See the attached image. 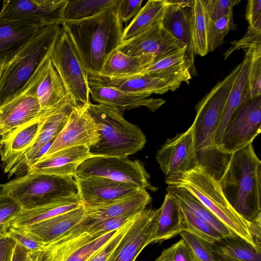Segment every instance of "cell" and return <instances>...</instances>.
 <instances>
[{
    "mask_svg": "<svg viewBox=\"0 0 261 261\" xmlns=\"http://www.w3.org/2000/svg\"><path fill=\"white\" fill-rule=\"evenodd\" d=\"M206 19L215 21L233 10L239 0H202Z\"/></svg>",
    "mask_w": 261,
    "mask_h": 261,
    "instance_id": "obj_44",
    "label": "cell"
},
{
    "mask_svg": "<svg viewBox=\"0 0 261 261\" xmlns=\"http://www.w3.org/2000/svg\"><path fill=\"white\" fill-rule=\"evenodd\" d=\"M15 243L6 236L0 239V261H11Z\"/></svg>",
    "mask_w": 261,
    "mask_h": 261,
    "instance_id": "obj_51",
    "label": "cell"
},
{
    "mask_svg": "<svg viewBox=\"0 0 261 261\" xmlns=\"http://www.w3.org/2000/svg\"><path fill=\"white\" fill-rule=\"evenodd\" d=\"M120 228L83 244L72 250L61 261H86L113 238Z\"/></svg>",
    "mask_w": 261,
    "mask_h": 261,
    "instance_id": "obj_40",
    "label": "cell"
},
{
    "mask_svg": "<svg viewBox=\"0 0 261 261\" xmlns=\"http://www.w3.org/2000/svg\"><path fill=\"white\" fill-rule=\"evenodd\" d=\"M189 21L195 55L204 56L208 53L206 21L202 0H194L188 8Z\"/></svg>",
    "mask_w": 261,
    "mask_h": 261,
    "instance_id": "obj_36",
    "label": "cell"
},
{
    "mask_svg": "<svg viewBox=\"0 0 261 261\" xmlns=\"http://www.w3.org/2000/svg\"><path fill=\"white\" fill-rule=\"evenodd\" d=\"M142 0H119L117 12L119 18L122 23L128 22L134 17L141 8Z\"/></svg>",
    "mask_w": 261,
    "mask_h": 261,
    "instance_id": "obj_48",
    "label": "cell"
},
{
    "mask_svg": "<svg viewBox=\"0 0 261 261\" xmlns=\"http://www.w3.org/2000/svg\"><path fill=\"white\" fill-rule=\"evenodd\" d=\"M5 192L4 184L0 183V195L4 194Z\"/></svg>",
    "mask_w": 261,
    "mask_h": 261,
    "instance_id": "obj_56",
    "label": "cell"
},
{
    "mask_svg": "<svg viewBox=\"0 0 261 261\" xmlns=\"http://www.w3.org/2000/svg\"><path fill=\"white\" fill-rule=\"evenodd\" d=\"M252 51H246L224 106L215 136V142L219 151L224 133L230 118L243 103L250 99L248 76Z\"/></svg>",
    "mask_w": 261,
    "mask_h": 261,
    "instance_id": "obj_25",
    "label": "cell"
},
{
    "mask_svg": "<svg viewBox=\"0 0 261 261\" xmlns=\"http://www.w3.org/2000/svg\"><path fill=\"white\" fill-rule=\"evenodd\" d=\"M99 176L126 182L152 192L158 190L149 181L150 175L139 160L127 157L93 156L78 167L74 177Z\"/></svg>",
    "mask_w": 261,
    "mask_h": 261,
    "instance_id": "obj_9",
    "label": "cell"
},
{
    "mask_svg": "<svg viewBox=\"0 0 261 261\" xmlns=\"http://www.w3.org/2000/svg\"><path fill=\"white\" fill-rule=\"evenodd\" d=\"M50 58L71 98L80 105H87L91 102L88 73L62 27Z\"/></svg>",
    "mask_w": 261,
    "mask_h": 261,
    "instance_id": "obj_8",
    "label": "cell"
},
{
    "mask_svg": "<svg viewBox=\"0 0 261 261\" xmlns=\"http://www.w3.org/2000/svg\"><path fill=\"white\" fill-rule=\"evenodd\" d=\"M5 192L21 210L34 208L56 199L77 194L72 175L27 172L4 184Z\"/></svg>",
    "mask_w": 261,
    "mask_h": 261,
    "instance_id": "obj_7",
    "label": "cell"
},
{
    "mask_svg": "<svg viewBox=\"0 0 261 261\" xmlns=\"http://www.w3.org/2000/svg\"><path fill=\"white\" fill-rule=\"evenodd\" d=\"M169 5H175L183 8L190 7L194 0H167Z\"/></svg>",
    "mask_w": 261,
    "mask_h": 261,
    "instance_id": "obj_53",
    "label": "cell"
},
{
    "mask_svg": "<svg viewBox=\"0 0 261 261\" xmlns=\"http://www.w3.org/2000/svg\"><path fill=\"white\" fill-rule=\"evenodd\" d=\"M161 206L156 210L153 242L171 239L184 231L182 210L177 197L169 189Z\"/></svg>",
    "mask_w": 261,
    "mask_h": 261,
    "instance_id": "obj_28",
    "label": "cell"
},
{
    "mask_svg": "<svg viewBox=\"0 0 261 261\" xmlns=\"http://www.w3.org/2000/svg\"><path fill=\"white\" fill-rule=\"evenodd\" d=\"M134 219L122 226L113 238L86 261H107L111 253L130 226Z\"/></svg>",
    "mask_w": 261,
    "mask_h": 261,
    "instance_id": "obj_46",
    "label": "cell"
},
{
    "mask_svg": "<svg viewBox=\"0 0 261 261\" xmlns=\"http://www.w3.org/2000/svg\"><path fill=\"white\" fill-rule=\"evenodd\" d=\"M79 104L69 102L51 113L44 115L41 120L40 128L37 139L31 148L23 155L16 167L14 174L23 169H27L41 156L42 148L56 138L65 126L72 108Z\"/></svg>",
    "mask_w": 261,
    "mask_h": 261,
    "instance_id": "obj_23",
    "label": "cell"
},
{
    "mask_svg": "<svg viewBox=\"0 0 261 261\" xmlns=\"http://www.w3.org/2000/svg\"><path fill=\"white\" fill-rule=\"evenodd\" d=\"M208 51H214L224 42L226 35L236 29L233 10L215 21L206 19Z\"/></svg>",
    "mask_w": 261,
    "mask_h": 261,
    "instance_id": "obj_38",
    "label": "cell"
},
{
    "mask_svg": "<svg viewBox=\"0 0 261 261\" xmlns=\"http://www.w3.org/2000/svg\"><path fill=\"white\" fill-rule=\"evenodd\" d=\"M0 3H1V1H0Z\"/></svg>",
    "mask_w": 261,
    "mask_h": 261,
    "instance_id": "obj_60",
    "label": "cell"
},
{
    "mask_svg": "<svg viewBox=\"0 0 261 261\" xmlns=\"http://www.w3.org/2000/svg\"><path fill=\"white\" fill-rule=\"evenodd\" d=\"M261 132V96L250 99L234 113L224 133L220 151L231 155L250 144Z\"/></svg>",
    "mask_w": 261,
    "mask_h": 261,
    "instance_id": "obj_11",
    "label": "cell"
},
{
    "mask_svg": "<svg viewBox=\"0 0 261 261\" xmlns=\"http://www.w3.org/2000/svg\"></svg>",
    "mask_w": 261,
    "mask_h": 261,
    "instance_id": "obj_61",
    "label": "cell"
},
{
    "mask_svg": "<svg viewBox=\"0 0 261 261\" xmlns=\"http://www.w3.org/2000/svg\"><path fill=\"white\" fill-rule=\"evenodd\" d=\"M179 234L189 245L197 261H217L213 248V242L186 231Z\"/></svg>",
    "mask_w": 261,
    "mask_h": 261,
    "instance_id": "obj_41",
    "label": "cell"
},
{
    "mask_svg": "<svg viewBox=\"0 0 261 261\" xmlns=\"http://www.w3.org/2000/svg\"><path fill=\"white\" fill-rule=\"evenodd\" d=\"M24 261H42L41 251H29Z\"/></svg>",
    "mask_w": 261,
    "mask_h": 261,
    "instance_id": "obj_54",
    "label": "cell"
},
{
    "mask_svg": "<svg viewBox=\"0 0 261 261\" xmlns=\"http://www.w3.org/2000/svg\"><path fill=\"white\" fill-rule=\"evenodd\" d=\"M217 261H261V249L234 235L213 242Z\"/></svg>",
    "mask_w": 261,
    "mask_h": 261,
    "instance_id": "obj_33",
    "label": "cell"
},
{
    "mask_svg": "<svg viewBox=\"0 0 261 261\" xmlns=\"http://www.w3.org/2000/svg\"><path fill=\"white\" fill-rule=\"evenodd\" d=\"M151 197L146 189L140 188L135 192L116 201L98 205L84 206V217L93 223L115 217L142 211Z\"/></svg>",
    "mask_w": 261,
    "mask_h": 261,
    "instance_id": "obj_26",
    "label": "cell"
},
{
    "mask_svg": "<svg viewBox=\"0 0 261 261\" xmlns=\"http://www.w3.org/2000/svg\"><path fill=\"white\" fill-rule=\"evenodd\" d=\"M6 236L25 247L29 251H41L42 246L9 227Z\"/></svg>",
    "mask_w": 261,
    "mask_h": 261,
    "instance_id": "obj_50",
    "label": "cell"
},
{
    "mask_svg": "<svg viewBox=\"0 0 261 261\" xmlns=\"http://www.w3.org/2000/svg\"><path fill=\"white\" fill-rule=\"evenodd\" d=\"M51 54L45 59L35 74V95L42 111L46 114L59 109L68 103H76L68 94L53 66L50 58Z\"/></svg>",
    "mask_w": 261,
    "mask_h": 261,
    "instance_id": "obj_17",
    "label": "cell"
},
{
    "mask_svg": "<svg viewBox=\"0 0 261 261\" xmlns=\"http://www.w3.org/2000/svg\"><path fill=\"white\" fill-rule=\"evenodd\" d=\"M156 214V210L151 208L140 212L107 261H135L144 248L153 242Z\"/></svg>",
    "mask_w": 261,
    "mask_h": 261,
    "instance_id": "obj_15",
    "label": "cell"
},
{
    "mask_svg": "<svg viewBox=\"0 0 261 261\" xmlns=\"http://www.w3.org/2000/svg\"><path fill=\"white\" fill-rule=\"evenodd\" d=\"M61 26L40 28L7 63L0 73V106L18 95L40 65L52 52Z\"/></svg>",
    "mask_w": 261,
    "mask_h": 261,
    "instance_id": "obj_5",
    "label": "cell"
},
{
    "mask_svg": "<svg viewBox=\"0 0 261 261\" xmlns=\"http://www.w3.org/2000/svg\"><path fill=\"white\" fill-rule=\"evenodd\" d=\"M234 211L251 224H261V161L252 143L232 153L218 180Z\"/></svg>",
    "mask_w": 261,
    "mask_h": 261,
    "instance_id": "obj_3",
    "label": "cell"
},
{
    "mask_svg": "<svg viewBox=\"0 0 261 261\" xmlns=\"http://www.w3.org/2000/svg\"><path fill=\"white\" fill-rule=\"evenodd\" d=\"M9 228L8 223L0 225V239L6 236L7 232Z\"/></svg>",
    "mask_w": 261,
    "mask_h": 261,
    "instance_id": "obj_55",
    "label": "cell"
},
{
    "mask_svg": "<svg viewBox=\"0 0 261 261\" xmlns=\"http://www.w3.org/2000/svg\"><path fill=\"white\" fill-rule=\"evenodd\" d=\"M248 82L250 99L261 96V49L252 51Z\"/></svg>",
    "mask_w": 261,
    "mask_h": 261,
    "instance_id": "obj_42",
    "label": "cell"
},
{
    "mask_svg": "<svg viewBox=\"0 0 261 261\" xmlns=\"http://www.w3.org/2000/svg\"><path fill=\"white\" fill-rule=\"evenodd\" d=\"M155 261H197L187 243L180 239L164 249Z\"/></svg>",
    "mask_w": 261,
    "mask_h": 261,
    "instance_id": "obj_43",
    "label": "cell"
},
{
    "mask_svg": "<svg viewBox=\"0 0 261 261\" xmlns=\"http://www.w3.org/2000/svg\"><path fill=\"white\" fill-rule=\"evenodd\" d=\"M165 181L168 187L187 189L234 234L261 249L254 241L261 236V224L249 223L240 217L227 201L218 180L205 169L197 166Z\"/></svg>",
    "mask_w": 261,
    "mask_h": 261,
    "instance_id": "obj_4",
    "label": "cell"
},
{
    "mask_svg": "<svg viewBox=\"0 0 261 261\" xmlns=\"http://www.w3.org/2000/svg\"><path fill=\"white\" fill-rule=\"evenodd\" d=\"M186 48L169 54L155 61L141 74L163 80L170 84L174 90L182 82L189 84L192 75L196 71L186 54Z\"/></svg>",
    "mask_w": 261,
    "mask_h": 261,
    "instance_id": "obj_22",
    "label": "cell"
},
{
    "mask_svg": "<svg viewBox=\"0 0 261 261\" xmlns=\"http://www.w3.org/2000/svg\"><path fill=\"white\" fill-rule=\"evenodd\" d=\"M42 118L24 125L2 139L3 146L0 156L4 172L9 177L14 174L21 159L34 145Z\"/></svg>",
    "mask_w": 261,
    "mask_h": 261,
    "instance_id": "obj_21",
    "label": "cell"
},
{
    "mask_svg": "<svg viewBox=\"0 0 261 261\" xmlns=\"http://www.w3.org/2000/svg\"><path fill=\"white\" fill-rule=\"evenodd\" d=\"M261 29L248 27L245 35L240 40L232 42L231 46L227 50L224 57L226 60L234 51L240 48L248 49L261 48Z\"/></svg>",
    "mask_w": 261,
    "mask_h": 261,
    "instance_id": "obj_45",
    "label": "cell"
},
{
    "mask_svg": "<svg viewBox=\"0 0 261 261\" xmlns=\"http://www.w3.org/2000/svg\"><path fill=\"white\" fill-rule=\"evenodd\" d=\"M93 156L87 146H76L60 150L31 165L27 173L75 176L79 166Z\"/></svg>",
    "mask_w": 261,
    "mask_h": 261,
    "instance_id": "obj_24",
    "label": "cell"
},
{
    "mask_svg": "<svg viewBox=\"0 0 261 261\" xmlns=\"http://www.w3.org/2000/svg\"><path fill=\"white\" fill-rule=\"evenodd\" d=\"M1 123H0V135H1Z\"/></svg>",
    "mask_w": 261,
    "mask_h": 261,
    "instance_id": "obj_58",
    "label": "cell"
},
{
    "mask_svg": "<svg viewBox=\"0 0 261 261\" xmlns=\"http://www.w3.org/2000/svg\"><path fill=\"white\" fill-rule=\"evenodd\" d=\"M167 0H149L123 29L122 42L134 38L161 22L168 6Z\"/></svg>",
    "mask_w": 261,
    "mask_h": 261,
    "instance_id": "obj_34",
    "label": "cell"
},
{
    "mask_svg": "<svg viewBox=\"0 0 261 261\" xmlns=\"http://www.w3.org/2000/svg\"><path fill=\"white\" fill-rule=\"evenodd\" d=\"M2 66H1V67H0V73H1V69H2Z\"/></svg>",
    "mask_w": 261,
    "mask_h": 261,
    "instance_id": "obj_59",
    "label": "cell"
},
{
    "mask_svg": "<svg viewBox=\"0 0 261 261\" xmlns=\"http://www.w3.org/2000/svg\"><path fill=\"white\" fill-rule=\"evenodd\" d=\"M118 0H68L63 21H72L92 17L115 5Z\"/></svg>",
    "mask_w": 261,
    "mask_h": 261,
    "instance_id": "obj_37",
    "label": "cell"
},
{
    "mask_svg": "<svg viewBox=\"0 0 261 261\" xmlns=\"http://www.w3.org/2000/svg\"><path fill=\"white\" fill-rule=\"evenodd\" d=\"M74 178L77 195L84 206L108 203L131 194L140 188L99 176Z\"/></svg>",
    "mask_w": 261,
    "mask_h": 261,
    "instance_id": "obj_18",
    "label": "cell"
},
{
    "mask_svg": "<svg viewBox=\"0 0 261 261\" xmlns=\"http://www.w3.org/2000/svg\"><path fill=\"white\" fill-rule=\"evenodd\" d=\"M88 78L90 95L92 99L98 104L123 111L145 107L148 110L154 112L166 102V100L162 98L133 95L92 78Z\"/></svg>",
    "mask_w": 261,
    "mask_h": 261,
    "instance_id": "obj_20",
    "label": "cell"
},
{
    "mask_svg": "<svg viewBox=\"0 0 261 261\" xmlns=\"http://www.w3.org/2000/svg\"><path fill=\"white\" fill-rule=\"evenodd\" d=\"M40 29L19 22L0 21V67L11 59Z\"/></svg>",
    "mask_w": 261,
    "mask_h": 261,
    "instance_id": "obj_31",
    "label": "cell"
},
{
    "mask_svg": "<svg viewBox=\"0 0 261 261\" xmlns=\"http://www.w3.org/2000/svg\"><path fill=\"white\" fill-rule=\"evenodd\" d=\"M184 48H187L186 45L166 31L161 22L142 34L121 42L117 49L132 56L151 54L156 61Z\"/></svg>",
    "mask_w": 261,
    "mask_h": 261,
    "instance_id": "obj_16",
    "label": "cell"
},
{
    "mask_svg": "<svg viewBox=\"0 0 261 261\" xmlns=\"http://www.w3.org/2000/svg\"><path fill=\"white\" fill-rule=\"evenodd\" d=\"M88 77L138 96L149 97L152 94H163L169 90L174 91L172 86L165 81L142 74L119 79Z\"/></svg>",
    "mask_w": 261,
    "mask_h": 261,
    "instance_id": "obj_30",
    "label": "cell"
},
{
    "mask_svg": "<svg viewBox=\"0 0 261 261\" xmlns=\"http://www.w3.org/2000/svg\"><path fill=\"white\" fill-rule=\"evenodd\" d=\"M156 160L166 178L189 171L197 166L194 126L167 139L158 150Z\"/></svg>",
    "mask_w": 261,
    "mask_h": 261,
    "instance_id": "obj_14",
    "label": "cell"
},
{
    "mask_svg": "<svg viewBox=\"0 0 261 261\" xmlns=\"http://www.w3.org/2000/svg\"><path fill=\"white\" fill-rule=\"evenodd\" d=\"M87 105H77L72 108L65 126L38 161L65 148L76 146H87L90 148L98 142L99 126L89 113Z\"/></svg>",
    "mask_w": 261,
    "mask_h": 261,
    "instance_id": "obj_12",
    "label": "cell"
},
{
    "mask_svg": "<svg viewBox=\"0 0 261 261\" xmlns=\"http://www.w3.org/2000/svg\"><path fill=\"white\" fill-rule=\"evenodd\" d=\"M21 210L18 204L6 193L0 195V225L8 223Z\"/></svg>",
    "mask_w": 261,
    "mask_h": 261,
    "instance_id": "obj_47",
    "label": "cell"
},
{
    "mask_svg": "<svg viewBox=\"0 0 261 261\" xmlns=\"http://www.w3.org/2000/svg\"><path fill=\"white\" fill-rule=\"evenodd\" d=\"M181 208L184 231L211 242H216L222 238L211 225L200 220L185 209L181 207Z\"/></svg>",
    "mask_w": 261,
    "mask_h": 261,
    "instance_id": "obj_39",
    "label": "cell"
},
{
    "mask_svg": "<svg viewBox=\"0 0 261 261\" xmlns=\"http://www.w3.org/2000/svg\"><path fill=\"white\" fill-rule=\"evenodd\" d=\"M45 115L35 95L34 74L18 95L0 106L2 139Z\"/></svg>",
    "mask_w": 261,
    "mask_h": 261,
    "instance_id": "obj_13",
    "label": "cell"
},
{
    "mask_svg": "<svg viewBox=\"0 0 261 261\" xmlns=\"http://www.w3.org/2000/svg\"><path fill=\"white\" fill-rule=\"evenodd\" d=\"M154 61L155 57L151 54L132 56L116 48L107 57L98 76L119 79L136 75Z\"/></svg>",
    "mask_w": 261,
    "mask_h": 261,
    "instance_id": "obj_27",
    "label": "cell"
},
{
    "mask_svg": "<svg viewBox=\"0 0 261 261\" xmlns=\"http://www.w3.org/2000/svg\"><path fill=\"white\" fill-rule=\"evenodd\" d=\"M85 208L82 206L33 224L10 227L42 246L57 240L76 225L83 218Z\"/></svg>",
    "mask_w": 261,
    "mask_h": 261,
    "instance_id": "obj_19",
    "label": "cell"
},
{
    "mask_svg": "<svg viewBox=\"0 0 261 261\" xmlns=\"http://www.w3.org/2000/svg\"><path fill=\"white\" fill-rule=\"evenodd\" d=\"M87 110L99 128V141L90 147L93 156L128 157L143 148L145 135L124 118L123 111L91 102Z\"/></svg>",
    "mask_w": 261,
    "mask_h": 261,
    "instance_id": "obj_6",
    "label": "cell"
},
{
    "mask_svg": "<svg viewBox=\"0 0 261 261\" xmlns=\"http://www.w3.org/2000/svg\"><path fill=\"white\" fill-rule=\"evenodd\" d=\"M27 249L18 243H15L12 254L11 261H24L27 252Z\"/></svg>",
    "mask_w": 261,
    "mask_h": 261,
    "instance_id": "obj_52",
    "label": "cell"
},
{
    "mask_svg": "<svg viewBox=\"0 0 261 261\" xmlns=\"http://www.w3.org/2000/svg\"><path fill=\"white\" fill-rule=\"evenodd\" d=\"M118 1L92 17L61 24L88 76L99 75L107 57L122 42L123 28L118 15Z\"/></svg>",
    "mask_w": 261,
    "mask_h": 261,
    "instance_id": "obj_1",
    "label": "cell"
},
{
    "mask_svg": "<svg viewBox=\"0 0 261 261\" xmlns=\"http://www.w3.org/2000/svg\"><path fill=\"white\" fill-rule=\"evenodd\" d=\"M189 8V7H188ZM188 8H183L175 5H168L161 21L163 27L173 38L187 47L186 54L193 68L195 67V54L189 21Z\"/></svg>",
    "mask_w": 261,
    "mask_h": 261,
    "instance_id": "obj_32",
    "label": "cell"
},
{
    "mask_svg": "<svg viewBox=\"0 0 261 261\" xmlns=\"http://www.w3.org/2000/svg\"><path fill=\"white\" fill-rule=\"evenodd\" d=\"M2 136L0 135V154L2 149Z\"/></svg>",
    "mask_w": 261,
    "mask_h": 261,
    "instance_id": "obj_57",
    "label": "cell"
},
{
    "mask_svg": "<svg viewBox=\"0 0 261 261\" xmlns=\"http://www.w3.org/2000/svg\"><path fill=\"white\" fill-rule=\"evenodd\" d=\"M245 18L249 27L261 29V0L248 1Z\"/></svg>",
    "mask_w": 261,
    "mask_h": 261,
    "instance_id": "obj_49",
    "label": "cell"
},
{
    "mask_svg": "<svg viewBox=\"0 0 261 261\" xmlns=\"http://www.w3.org/2000/svg\"><path fill=\"white\" fill-rule=\"evenodd\" d=\"M239 68L240 65H238L195 106L196 114L192 124L197 166L205 169L217 180L225 169L231 155L218 150L215 136L227 98Z\"/></svg>",
    "mask_w": 261,
    "mask_h": 261,
    "instance_id": "obj_2",
    "label": "cell"
},
{
    "mask_svg": "<svg viewBox=\"0 0 261 261\" xmlns=\"http://www.w3.org/2000/svg\"><path fill=\"white\" fill-rule=\"evenodd\" d=\"M167 188L171 190L177 197L182 208L211 225L222 237L236 235L187 189L170 187Z\"/></svg>",
    "mask_w": 261,
    "mask_h": 261,
    "instance_id": "obj_35",
    "label": "cell"
},
{
    "mask_svg": "<svg viewBox=\"0 0 261 261\" xmlns=\"http://www.w3.org/2000/svg\"><path fill=\"white\" fill-rule=\"evenodd\" d=\"M83 205L77 194L61 198L44 204L21 210L8 222L9 227L25 226L44 220Z\"/></svg>",
    "mask_w": 261,
    "mask_h": 261,
    "instance_id": "obj_29",
    "label": "cell"
},
{
    "mask_svg": "<svg viewBox=\"0 0 261 261\" xmlns=\"http://www.w3.org/2000/svg\"><path fill=\"white\" fill-rule=\"evenodd\" d=\"M68 0L3 1L0 21L16 22L43 28L61 25Z\"/></svg>",
    "mask_w": 261,
    "mask_h": 261,
    "instance_id": "obj_10",
    "label": "cell"
}]
</instances>
